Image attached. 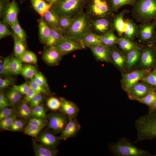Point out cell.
Wrapping results in <instances>:
<instances>
[{"mask_svg": "<svg viewBox=\"0 0 156 156\" xmlns=\"http://www.w3.org/2000/svg\"><path fill=\"white\" fill-rule=\"evenodd\" d=\"M137 136L135 143L146 140L156 138V111L148 112L135 122Z\"/></svg>", "mask_w": 156, "mask_h": 156, "instance_id": "obj_1", "label": "cell"}, {"mask_svg": "<svg viewBox=\"0 0 156 156\" xmlns=\"http://www.w3.org/2000/svg\"><path fill=\"white\" fill-rule=\"evenodd\" d=\"M108 148L112 154L117 156H151L147 150L137 147L129 140L125 137L115 143H110Z\"/></svg>", "mask_w": 156, "mask_h": 156, "instance_id": "obj_2", "label": "cell"}, {"mask_svg": "<svg viewBox=\"0 0 156 156\" xmlns=\"http://www.w3.org/2000/svg\"><path fill=\"white\" fill-rule=\"evenodd\" d=\"M92 20L88 14L83 12L74 17L71 26L64 36L82 43L84 36L91 30Z\"/></svg>", "mask_w": 156, "mask_h": 156, "instance_id": "obj_3", "label": "cell"}, {"mask_svg": "<svg viewBox=\"0 0 156 156\" xmlns=\"http://www.w3.org/2000/svg\"><path fill=\"white\" fill-rule=\"evenodd\" d=\"M132 12L134 18L142 23L156 19V0H137Z\"/></svg>", "mask_w": 156, "mask_h": 156, "instance_id": "obj_4", "label": "cell"}, {"mask_svg": "<svg viewBox=\"0 0 156 156\" xmlns=\"http://www.w3.org/2000/svg\"><path fill=\"white\" fill-rule=\"evenodd\" d=\"M88 0H57L52 6L60 17L74 18L83 12Z\"/></svg>", "mask_w": 156, "mask_h": 156, "instance_id": "obj_5", "label": "cell"}, {"mask_svg": "<svg viewBox=\"0 0 156 156\" xmlns=\"http://www.w3.org/2000/svg\"><path fill=\"white\" fill-rule=\"evenodd\" d=\"M86 7V13L91 17L93 16L94 18L108 17L111 15L112 11L109 5L106 1L89 2Z\"/></svg>", "mask_w": 156, "mask_h": 156, "instance_id": "obj_6", "label": "cell"}, {"mask_svg": "<svg viewBox=\"0 0 156 156\" xmlns=\"http://www.w3.org/2000/svg\"><path fill=\"white\" fill-rule=\"evenodd\" d=\"M48 119L47 128L52 129L55 133L62 132L69 120V118L66 115L56 112L50 114Z\"/></svg>", "mask_w": 156, "mask_h": 156, "instance_id": "obj_7", "label": "cell"}, {"mask_svg": "<svg viewBox=\"0 0 156 156\" xmlns=\"http://www.w3.org/2000/svg\"><path fill=\"white\" fill-rule=\"evenodd\" d=\"M148 72L147 69L136 70L123 75L122 81L124 90L127 92L139 80L147 75Z\"/></svg>", "mask_w": 156, "mask_h": 156, "instance_id": "obj_8", "label": "cell"}, {"mask_svg": "<svg viewBox=\"0 0 156 156\" xmlns=\"http://www.w3.org/2000/svg\"><path fill=\"white\" fill-rule=\"evenodd\" d=\"M56 46L63 55L85 48V46L82 42L65 36L63 41Z\"/></svg>", "mask_w": 156, "mask_h": 156, "instance_id": "obj_9", "label": "cell"}, {"mask_svg": "<svg viewBox=\"0 0 156 156\" xmlns=\"http://www.w3.org/2000/svg\"><path fill=\"white\" fill-rule=\"evenodd\" d=\"M37 140L45 147L51 150H55L59 143L60 137L55 136L48 131H41L37 136Z\"/></svg>", "mask_w": 156, "mask_h": 156, "instance_id": "obj_10", "label": "cell"}, {"mask_svg": "<svg viewBox=\"0 0 156 156\" xmlns=\"http://www.w3.org/2000/svg\"><path fill=\"white\" fill-rule=\"evenodd\" d=\"M20 9L16 0H12L7 6L2 18L3 21L10 26L18 20Z\"/></svg>", "mask_w": 156, "mask_h": 156, "instance_id": "obj_11", "label": "cell"}, {"mask_svg": "<svg viewBox=\"0 0 156 156\" xmlns=\"http://www.w3.org/2000/svg\"><path fill=\"white\" fill-rule=\"evenodd\" d=\"M153 89L148 84L142 83L137 82L132 86L127 92L129 98L135 100L143 97Z\"/></svg>", "mask_w": 156, "mask_h": 156, "instance_id": "obj_12", "label": "cell"}, {"mask_svg": "<svg viewBox=\"0 0 156 156\" xmlns=\"http://www.w3.org/2000/svg\"><path fill=\"white\" fill-rule=\"evenodd\" d=\"M92 19L91 30L92 29L99 35H103L110 31L112 23L107 17Z\"/></svg>", "mask_w": 156, "mask_h": 156, "instance_id": "obj_13", "label": "cell"}, {"mask_svg": "<svg viewBox=\"0 0 156 156\" xmlns=\"http://www.w3.org/2000/svg\"><path fill=\"white\" fill-rule=\"evenodd\" d=\"M89 47L98 61L109 62L110 60L111 50L109 47L99 44L91 46Z\"/></svg>", "mask_w": 156, "mask_h": 156, "instance_id": "obj_14", "label": "cell"}, {"mask_svg": "<svg viewBox=\"0 0 156 156\" xmlns=\"http://www.w3.org/2000/svg\"><path fill=\"white\" fill-rule=\"evenodd\" d=\"M80 128V125L76 118H69L68 122L61 132L60 139L66 140L68 138L75 136Z\"/></svg>", "mask_w": 156, "mask_h": 156, "instance_id": "obj_15", "label": "cell"}, {"mask_svg": "<svg viewBox=\"0 0 156 156\" xmlns=\"http://www.w3.org/2000/svg\"><path fill=\"white\" fill-rule=\"evenodd\" d=\"M63 55L56 46L48 47L42 54L43 59L47 64L51 65L57 64Z\"/></svg>", "mask_w": 156, "mask_h": 156, "instance_id": "obj_16", "label": "cell"}, {"mask_svg": "<svg viewBox=\"0 0 156 156\" xmlns=\"http://www.w3.org/2000/svg\"><path fill=\"white\" fill-rule=\"evenodd\" d=\"M60 100L61 102V110L63 113L67 116L69 118H76L79 112L77 105L63 98H61Z\"/></svg>", "mask_w": 156, "mask_h": 156, "instance_id": "obj_17", "label": "cell"}, {"mask_svg": "<svg viewBox=\"0 0 156 156\" xmlns=\"http://www.w3.org/2000/svg\"><path fill=\"white\" fill-rule=\"evenodd\" d=\"M50 31L47 40L44 43L47 47L56 46L63 40L64 36L58 28L50 27Z\"/></svg>", "mask_w": 156, "mask_h": 156, "instance_id": "obj_18", "label": "cell"}, {"mask_svg": "<svg viewBox=\"0 0 156 156\" xmlns=\"http://www.w3.org/2000/svg\"><path fill=\"white\" fill-rule=\"evenodd\" d=\"M42 18L50 27L59 28L60 17L52 7L45 13Z\"/></svg>", "mask_w": 156, "mask_h": 156, "instance_id": "obj_19", "label": "cell"}, {"mask_svg": "<svg viewBox=\"0 0 156 156\" xmlns=\"http://www.w3.org/2000/svg\"><path fill=\"white\" fill-rule=\"evenodd\" d=\"M38 22L39 39L42 42L45 43L49 35L50 27L42 18L38 19Z\"/></svg>", "mask_w": 156, "mask_h": 156, "instance_id": "obj_20", "label": "cell"}, {"mask_svg": "<svg viewBox=\"0 0 156 156\" xmlns=\"http://www.w3.org/2000/svg\"><path fill=\"white\" fill-rule=\"evenodd\" d=\"M35 10L42 18L45 13L52 6L44 0H30Z\"/></svg>", "mask_w": 156, "mask_h": 156, "instance_id": "obj_21", "label": "cell"}, {"mask_svg": "<svg viewBox=\"0 0 156 156\" xmlns=\"http://www.w3.org/2000/svg\"><path fill=\"white\" fill-rule=\"evenodd\" d=\"M141 64L146 67H150L154 65L156 63L154 54L150 48L145 49L141 56Z\"/></svg>", "mask_w": 156, "mask_h": 156, "instance_id": "obj_22", "label": "cell"}, {"mask_svg": "<svg viewBox=\"0 0 156 156\" xmlns=\"http://www.w3.org/2000/svg\"><path fill=\"white\" fill-rule=\"evenodd\" d=\"M34 151L36 156H55L57 155V151L47 148L42 145L33 141Z\"/></svg>", "mask_w": 156, "mask_h": 156, "instance_id": "obj_23", "label": "cell"}, {"mask_svg": "<svg viewBox=\"0 0 156 156\" xmlns=\"http://www.w3.org/2000/svg\"><path fill=\"white\" fill-rule=\"evenodd\" d=\"M82 42L85 46L88 47L92 45L103 44L100 36L94 34L91 31L84 36Z\"/></svg>", "mask_w": 156, "mask_h": 156, "instance_id": "obj_24", "label": "cell"}, {"mask_svg": "<svg viewBox=\"0 0 156 156\" xmlns=\"http://www.w3.org/2000/svg\"><path fill=\"white\" fill-rule=\"evenodd\" d=\"M14 40V52L16 57L21 58L26 51L25 43L12 33Z\"/></svg>", "mask_w": 156, "mask_h": 156, "instance_id": "obj_25", "label": "cell"}, {"mask_svg": "<svg viewBox=\"0 0 156 156\" xmlns=\"http://www.w3.org/2000/svg\"><path fill=\"white\" fill-rule=\"evenodd\" d=\"M126 11L125 10L122 11L114 20V26L119 36H121L124 33L125 23L123 17Z\"/></svg>", "mask_w": 156, "mask_h": 156, "instance_id": "obj_26", "label": "cell"}, {"mask_svg": "<svg viewBox=\"0 0 156 156\" xmlns=\"http://www.w3.org/2000/svg\"><path fill=\"white\" fill-rule=\"evenodd\" d=\"M22 94L13 87L6 92L5 96L8 100L10 105L14 107L22 97Z\"/></svg>", "mask_w": 156, "mask_h": 156, "instance_id": "obj_27", "label": "cell"}, {"mask_svg": "<svg viewBox=\"0 0 156 156\" xmlns=\"http://www.w3.org/2000/svg\"><path fill=\"white\" fill-rule=\"evenodd\" d=\"M140 53L139 49H135L128 52L126 57L127 66L131 68L135 65L139 60Z\"/></svg>", "mask_w": 156, "mask_h": 156, "instance_id": "obj_28", "label": "cell"}, {"mask_svg": "<svg viewBox=\"0 0 156 156\" xmlns=\"http://www.w3.org/2000/svg\"><path fill=\"white\" fill-rule=\"evenodd\" d=\"M125 26L124 33L125 38L130 40L134 37L137 32L135 25L131 20H126L125 21Z\"/></svg>", "mask_w": 156, "mask_h": 156, "instance_id": "obj_29", "label": "cell"}, {"mask_svg": "<svg viewBox=\"0 0 156 156\" xmlns=\"http://www.w3.org/2000/svg\"><path fill=\"white\" fill-rule=\"evenodd\" d=\"M111 58L114 64L119 68H122L126 62V57L121 52L116 49L111 50Z\"/></svg>", "mask_w": 156, "mask_h": 156, "instance_id": "obj_30", "label": "cell"}, {"mask_svg": "<svg viewBox=\"0 0 156 156\" xmlns=\"http://www.w3.org/2000/svg\"><path fill=\"white\" fill-rule=\"evenodd\" d=\"M156 22L149 23L144 26L141 29L140 33L141 39L143 40H147L152 37Z\"/></svg>", "mask_w": 156, "mask_h": 156, "instance_id": "obj_31", "label": "cell"}, {"mask_svg": "<svg viewBox=\"0 0 156 156\" xmlns=\"http://www.w3.org/2000/svg\"><path fill=\"white\" fill-rule=\"evenodd\" d=\"M100 36L103 44L109 47L117 43L118 38L111 31Z\"/></svg>", "mask_w": 156, "mask_h": 156, "instance_id": "obj_32", "label": "cell"}, {"mask_svg": "<svg viewBox=\"0 0 156 156\" xmlns=\"http://www.w3.org/2000/svg\"><path fill=\"white\" fill-rule=\"evenodd\" d=\"M117 43L123 51L128 52L135 49H139L138 46L130 40L125 38H118Z\"/></svg>", "mask_w": 156, "mask_h": 156, "instance_id": "obj_33", "label": "cell"}, {"mask_svg": "<svg viewBox=\"0 0 156 156\" xmlns=\"http://www.w3.org/2000/svg\"><path fill=\"white\" fill-rule=\"evenodd\" d=\"M13 33L15 35L25 44L26 42V34L21 26L18 20L10 26Z\"/></svg>", "mask_w": 156, "mask_h": 156, "instance_id": "obj_34", "label": "cell"}, {"mask_svg": "<svg viewBox=\"0 0 156 156\" xmlns=\"http://www.w3.org/2000/svg\"><path fill=\"white\" fill-rule=\"evenodd\" d=\"M112 11L116 12L122 7L127 5H134L137 0H109Z\"/></svg>", "mask_w": 156, "mask_h": 156, "instance_id": "obj_35", "label": "cell"}, {"mask_svg": "<svg viewBox=\"0 0 156 156\" xmlns=\"http://www.w3.org/2000/svg\"><path fill=\"white\" fill-rule=\"evenodd\" d=\"M135 100L146 105L149 108L152 106L156 100V92L153 89L144 96L137 99Z\"/></svg>", "mask_w": 156, "mask_h": 156, "instance_id": "obj_36", "label": "cell"}, {"mask_svg": "<svg viewBox=\"0 0 156 156\" xmlns=\"http://www.w3.org/2000/svg\"><path fill=\"white\" fill-rule=\"evenodd\" d=\"M74 18L67 16H62L60 17L59 28L64 34L68 31L71 26Z\"/></svg>", "mask_w": 156, "mask_h": 156, "instance_id": "obj_37", "label": "cell"}, {"mask_svg": "<svg viewBox=\"0 0 156 156\" xmlns=\"http://www.w3.org/2000/svg\"><path fill=\"white\" fill-rule=\"evenodd\" d=\"M18 113L20 116L25 119L33 115L32 109L29 107L25 101H23L21 104L18 110Z\"/></svg>", "mask_w": 156, "mask_h": 156, "instance_id": "obj_38", "label": "cell"}, {"mask_svg": "<svg viewBox=\"0 0 156 156\" xmlns=\"http://www.w3.org/2000/svg\"><path fill=\"white\" fill-rule=\"evenodd\" d=\"M22 68V62L19 58L16 57L11 59L10 69L12 73L18 74L21 73Z\"/></svg>", "mask_w": 156, "mask_h": 156, "instance_id": "obj_39", "label": "cell"}, {"mask_svg": "<svg viewBox=\"0 0 156 156\" xmlns=\"http://www.w3.org/2000/svg\"><path fill=\"white\" fill-rule=\"evenodd\" d=\"M11 59L9 57H5L0 64V74L1 75H10L12 74L10 69Z\"/></svg>", "mask_w": 156, "mask_h": 156, "instance_id": "obj_40", "label": "cell"}, {"mask_svg": "<svg viewBox=\"0 0 156 156\" xmlns=\"http://www.w3.org/2000/svg\"><path fill=\"white\" fill-rule=\"evenodd\" d=\"M21 73L25 77L31 79L38 73L36 69L34 66L27 65L22 68Z\"/></svg>", "mask_w": 156, "mask_h": 156, "instance_id": "obj_41", "label": "cell"}, {"mask_svg": "<svg viewBox=\"0 0 156 156\" xmlns=\"http://www.w3.org/2000/svg\"><path fill=\"white\" fill-rule=\"evenodd\" d=\"M22 62L28 63L36 64L37 61L36 55L32 52L27 51L20 59Z\"/></svg>", "mask_w": 156, "mask_h": 156, "instance_id": "obj_42", "label": "cell"}, {"mask_svg": "<svg viewBox=\"0 0 156 156\" xmlns=\"http://www.w3.org/2000/svg\"><path fill=\"white\" fill-rule=\"evenodd\" d=\"M44 127L36 125H27L25 129L24 133L33 137H37L38 134Z\"/></svg>", "mask_w": 156, "mask_h": 156, "instance_id": "obj_43", "label": "cell"}, {"mask_svg": "<svg viewBox=\"0 0 156 156\" xmlns=\"http://www.w3.org/2000/svg\"><path fill=\"white\" fill-rule=\"evenodd\" d=\"M141 80L145 83L152 85L156 88V70H154Z\"/></svg>", "mask_w": 156, "mask_h": 156, "instance_id": "obj_44", "label": "cell"}, {"mask_svg": "<svg viewBox=\"0 0 156 156\" xmlns=\"http://www.w3.org/2000/svg\"><path fill=\"white\" fill-rule=\"evenodd\" d=\"M47 105L51 109L56 110L60 108L61 106V102L60 100L55 97L49 98L47 101Z\"/></svg>", "mask_w": 156, "mask_h": 156, "instance_id": "obj_45", "label": "cell"}, {"mask_svg": "<svg viewBox=\"0 0 156 156\" xmlns=\"http://www.w3.org/2000/svg\"><path fill=\"white\" fill-rule=\"evenodd\" d=\"M8 25L2 21L0 22V39L12 36V33L8 26Z\"/></svg>", "mask_w": 156, "mask_h": 156, "instance_id": "obj_46", "label": "cell"}, {"mask_svg": "<svg viewBox=\"0 0 156 156\" xmlns=\"http://www.w3.org/2000/svg\"><path fill=\"white\" fill-rule=\"evenodd\" d=\"M33 115L36 117L44 118L46 117V111L44 106L39 105L32 109Z\"/></svg>", "mask_w": 156, "mask_h": 156, "instance_id": "obj_47", "label": "cell"}, {"mask_svg": "<svg viewBox=\"0 0 156 156\" xmlns=\"http://www.w3.org/2000/svg\"><path fill=\"white\" fill-rule=\"evenodd\" d=\"M16 118L15 116L14 115L4 118L0 120V127L3 129H9L13 121Z\"/></svg>", "mask_w": 156, "mask_h": 156, "instance_id": "obj_48", "label": "cell"}, {"mask_svg": "<svg viewBox=\"0 0 156 156\" xmlns=\"http://www.w3.org/2000/svg\"><path fill=\"white\" fill-rule=\"evenodd\" d=\"M29 84L34 90L38 92L46 94L49 93V90L37 83L35 80L34 77L31 79Z\"/></svg>", "mask_w": 156, "mask_h": 156, "instance_id": "obj_49", "label": "cell"}, {"mask_svg": "<svg viewBox=\"0 0 156 156\" xmlns=\"http://www.w3.org/2000/svg\"><path fill=\"white\" fill-rule=\"evenodd\" d=\"M44 118L33 117L29 121L27 125H36L44 127L47 124V121Z\"/></svg>", "mask_w": 156, "mask_h": 156, "instance_id": "obj_50", "label": "cell"}, {"mask_svg": "<svg viewBox=\"0 0 156 156\" xmlns=\"http://www.w3.org/2000/svg\"><path fill=\"white\" fill-rule=\"evenodd\" d=\"M25 125L24 122L15 119L9 129L11 131H18L22 129Z\"/></svg>", "mask_w": 156, "mask_h": 156, "instance_id": "obj_51", "label": "cell"}, {"mask_svg": "<svg viewBox=\"0 0 156 156\" xmlns=\"http://www.w3.org/2000/svg\"><path fill=\"white\" fill-rule=\"evenodd\" d=\"M35 81L49 90V87L44 76L40 73H37L34 77Z\"/></svg>", "mask_w": 156, "mask_h": 156, "instance_id": "obj_52", "label": "cell"}, {"mask_svg": "<svg viewBox=\"0 0 156 156\" xmlns=\"http://www.w3.org/2000/svg\"><path fill=\"white\" fill-rule=\"evenodd\" d=\"M15 111L13 109L5 107L1 109L0 112V120L15 115Z\"/></svg>", "mask_w": 156, "mask_h": 156, "instance_id": "obj_53", "label": "cell"}, {"mask_svg": "<svg viewBox=\"0 0 156 156\" xmlns=\"http://www.w3.org/2000/svg\"><path fill=\"white\" fill-rule=\"evenodd\" d=\"M13 87L21 94L26 95L29 90L30 86L29 84L25 83L19 85H14Z\"/></svg>", "mask_w": 156, "mask_h": 156, "instance_id": "obj_54", "label": "cell"}, {"mask_svg": "<svg viewBox=\"0 0 156 156\" xmlns=\"http://www.w3.org/2000/svg\"><path fill=\"white\" fill-rule=\"evenodd\" d=\"M40 94L36 95L30 101V106L31 108L39 105L43 100V96Z\"/></svg>", "mask_w": 156, "mask_h": 156, "instance_id": "obj_55", "label": "cell"}, {"mask_svg": "<svg viewBox=\"0 0 156 156\" xmlns=\"http://www.w3.org/2000/svg\"><path fill=\"white\" fill-rule=\"evenodd\" d=\"M30 88L29 90L26 94L25 97V100L28 102H30L32 99L36 95L41 93L34 90L29 83Z\"/></svg>", "mask_w": 156, "mask_h": 156, "instance_id": "obj_56", "label": "cell"}, {"mask_svg": "<svg viewBox=\"0 0 156 156\" xmlns=\"http://www.w3.org/2000/svg\"><path fill=\"white\" fill-rule=\"evenodd\" d=\"M13 81L10 78H0V89L2 90L10 85Z\"/></svg>", "mask_w": 156, "mask_h": 156, "instance_id": "obj_57", "label": "cell"}, {"mask_svg": "<svg viewBox=\"0 0 156 156\" xmlns=\"http://www.w3.org/2000/svg\"><path fill=\"white\" fill-rule=\"evenodd\" d=\"M10 105L7 98L2 93L0 94V108L1 109L7 107Z\"/></svg>", "mask_w": 156, "mask_h": 156, "instance_id": "obj_58", "label": "cell"}, {"mask_svg": "<svg viewBox=\"0 0 156 156\" xmlns=\"http://www.w3.org/2000/svg\"><path fill=\"white\" fill-rule=\"evenodd\" d=\"M149 108V109L148 112H153L156 111V100L152 106Z\"/></svg>", "mask_w": 156, "mask_h": 156, "instance_id": "obj_59", "label": "cell"}, {"mask_svg": "<svg viewBox=\"0 0 156 156\" xmlns=\"http://www.w3.org/2000/svg\"><path fill=\"white\" fill-rule=\"evenodd\" d=\"M47 2L49 3L52 5L55 3L57 0H45Z\"/></svg>", "mask_w": 156, "mask_h": 156, "instance_id": "obj_60", "label": "cell"}, {"mask_svg": "<svg viewBox=\"0 0 156 156\" xmlns=\"http://www.w3.org/2000/svg\"><path fill=\"white\" fill-rule=\"evenodd\" d=\"M0 1H1L7 3H9L10 2V0H0Z\"/></svg>", "mask_w": 156, "mask_h": 156, "instance_id": "obj_61", "label": "cell"}, {"mask_svg": "<svg viewBox=\"0 0 156 156\" xmlns=\"http://www.w3.org/2000/svg\"><path fill=\"white\" fill-rule=\"evenodd\" d=\"M89 0V2H93L94 1H96L98 0H101V1H107L108 0Z\"/></svg>", "mask_w": 156, "mask_h": 156, "instance_id": "obj_62", "label": "cell"}, {"mask_svg": "<svg viewBox=\"0 0 156 156\" xmlns=\"http://www.w3.org/2000/svg\"><path fill=\"white\" fill-rule=\"evenodd\" d=\"M19 2L21 3H23L24 1H26L27 0H19Z\"/></svg>", "mask_w": 156, "mask_h": 156, "instance_id": "obj_63", "label": "cell"}, {"mask_svg": "<svg viewBox=\"0 0 156 156\" xmlns=\"http://www.w3.org/2000/svg\"><path fill=\"white\" fill-rule=\"evenodd\" d=\"M155 69L156 70V68Z\"/></svg>", "mask_w": 156, "mask_h": 156, "instance_id": "obj_64", "label": "cell"}]
</instances>
